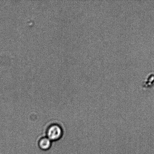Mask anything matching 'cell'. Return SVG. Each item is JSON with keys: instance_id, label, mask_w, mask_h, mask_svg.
I'll list each match as a JSON object with an SVG mask.
<instances>
[{"instance_id": "obj_2", "label": "cell", "mask_w": 154, "mask_h": 154, "mask_svg": "<svg viewBox=\"0 0 154 154\" xmlns=\"http://www.w3.org/2000/svg\"><path fill=\"white\" fill-rule=\"evenodd\" d=\"M39 147L42 150H48L51 146V140L48 138H42L39 141Z\"/></svg>"}, {"instance_id": "obj_1", "label": "cell", "mask_w": 154, "mask_h": 154, "mask_svg": "<svg viewBox=\"0 0 154 154\" xmlns=\"http://www.w3.org/2000/svg\"><path fill=\"white\" fill-rule=\"evenodd\" d=\"M62 131L58 125H53L48 129L47 132L48 138L51 140H56L61 137Z\"/></svg>"}]
</instances>
